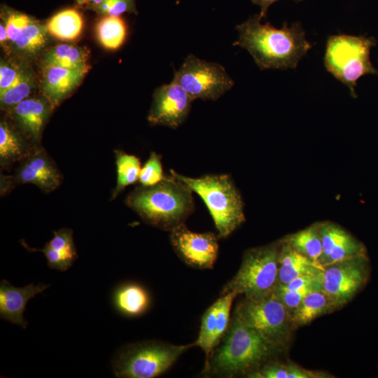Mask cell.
Instances as JSON below:
<instances>
[{
	"mask_svg": "<svg viewBox=\"0 0 378 378\" xmlns=\"http://www.w3.org/2000/svg\"><path fill=\"white\" fill-rule=\"evenodd\" d=\"M261 20L255 14L238 24L239 36L233 45L246 49L261 70L296 68L312 46L300 23L284 22L277 29Z\"/></svg>",
	"mask_w": 378,
	"mask_h": 378,
	"instance_id": "6da1fadb",
	"label": "cell"
},
{
	"mask_svg": "<svg viewBox=\"0 0 378 378\" xmlns=\"http://www.w3.org/2000/svg\"><path fill=\"white\" fill-rule=\"evenodd\" d=\"M336 309L332 299L322 289L312 290L291 313L292 326L296 328L307 325L316 318Z\"/></svg>",
	"mask_w": 378,
	"mask_h": 378,
	"instance_id": "44dd1931",
	"label": "cell"
},
{
	"mask_svg": "<svg viewBox=\"0 0 378 378\" xmlns=\"http://www.w3.org/2000/svg\"><path fill=\"white\" fill-rule=\"evenodd\" d=\"M87 50L69 44H59L48 50L43 54V66H58L71 70H89L87 63Z\"/></svg>",
	"mask_w": 378,
	"mask_h": 378,
	"instance_id": "7402d4cb",
	"label": "cell"
},
{
	"mask_svg": "<svg viewBox=\"0 0 378 378\" xmlns=\"http://www.w3.org/2000/svg\"><path fill=\"white\" fill-rule=\"evenodd\" d=\"M318 288L306 287L298 290H285L277 287L274 294L291 313L301 304L305 296Z\"/></svg>",
	"mask_w": 378,
	"mask_h": 378,
	"instance_id": "836d02e7",
	"label": "cell"
},
{
	"mask_svg": "<svg viewBox=\"0 0 378 378\" xmlns=\"http://www.w3.org/2000/svg\"><path fill=\"white\" fill-rule=\"evenodd\" d=\"M251 378H288V365L278 360H270L258 371L251 374Z\"/></svg>",
	"mask_w": 378,
	"mask_h": 378,
	"instance_id": "8d00e7d4",
	"label": "cell"
},
{
	"mask_svg": "<svg viewBox=\"0 0 378 378\" xmlns=\"http://www.w3.org/2000/svg\"><path fill=\"white\" fill-rule=\"evenodd\" d=\"M377 45L374 37L339 34L330 36L326 41L324 66L339 81L346 85L352 97L357 80L366 74L378 76L370 59V50Z\"/></svg>",
	"mask_w": 378,
	"mask_h": 378,
	"instance_id": "8992f818",
	"label": "cell"
},
{
	"mask_svg": "<svg viewBox=\"0 0 378 378\" xmlns=\"http://www.w3.org/2000/svg\"><path fill=\"white\" fill-rule=\"evenodd\" d=\"M115 154L117 181L111 200L115 199L127 186L139 181L141 168L140 160L136 156L118 150H115Z\"/></svg>",
	"mask_w": 378,
	"mask_h": 378,
	"instance_id": "d4e9b609",
	"label": "cell"
},
{
	"mask_svg": "<svg viewBox=\"0 0 378 378\" xmlns=\"http://www.w3.org/2000/svg\"><path fill=\"white\" fill-rule=\"evenodd\" d=\"M279 240L245 251L236 274L224 285L220 294L235 292L260 301L274 294L278 286Z\"/></svg>",
	"mask_w": 378,
	"mask_h": 378,
	"instance_id": "5b68a950",
	"label": "cell"
},
{
	"mask_svg": "<svg viewBox=\"0 0 378 378\" xmlns=\"http://www.w3.org/2000/svg\"><path fill=\"white\" fill-rule=\"evenodd\" d=\"M279 0H251L253 4L258 5L260 7V12L259 13L260 18L262 19L265 18L267 13V10L270 5ZM296 2L302 1V0H293Z\"/></svg>",
	"mask_w": 378,
	"mask_h": 378,
	"instance_id": "ab89813d",
	"label": "cell"
},
{
	"mask_svg": "<svg viewBox=\"0 0 378 378\" xmlns=\"http://www.w3.org/2000/svg\"><path fill=\"white\" fill-rule=\"evenodd\" d=\"M99 41L107 49L115 50L120 47L126 38V27L118 16H105L97 24Z\"/></svg>",
	"mask_w": 378,
	"mask_h": 378,
	"instance_id": "484cf974",
	"label": "cell"
},
{
	"mask_svg": "<svg viewBox=\"0 0 378 378\" xmlns=\"http://www.w3.org/2000/svg\"><path fill=\"white\" fill-rule=\"evenodd\" d=\"M48 287L49 285L31 284L17 288L8 281L2 280L0 282V317L26 328L28 323L24 318L23 314L27 302Z\"/></svg>",
	"mask_w": 378,
	"mask_h": 378,
	"instance_id": "2e32d148",
	"label": "cell"
},
{
	"mask_svg": "<svg viewBox=\"0 0 378 378\" xmlns=\"http://www.w3.org/2000/svg\"><path fill=\"white\" fill-rule=\"evenodd\" d=\"M218 236L213 232L190 231L184 223L170 234L172 246L178 257L188 265L200 270L211 269L217 259Z\"/></svg>",
	"mask_w": 378,
	"mask_h": 378,
	"instance_id": "7c38bea8",
	"label": "cell"
},
{
	"mask_svg": "<svg viewBox=\"0 0 378 378\" xmlns=\"http://www.w3.org/2000/svg\"><path fill=\"white\" fill-rule=\"evenodd\" d=\"M54 237L46 244L59 252L74 263L78 254L74 243L73 231L69 228H62L53 232Z\"/></svg>",
	"mask_w": 378,
	"mask_h": 378,
	"instance_id": "4dcf8cb0",
	"label": "cell"
},
{
	"mask_svg": "<svg viewBox=\"0 0 378 378\" xmlns=\"http://www.w3.org/2000/svg\"><path fill=\"white\" fill-rule=\"evenodd\" d=\"M194 343L175 345L158 341L129 344L115 354L112 369L116 377L154 378L167 371Z\"/></svg>",
	"mask_w": 378,
	"mask_h": 378,
	"instance_id": "52a82bcc",
	"label": "cell"
},
{
	"mask_svg": "<svg viewBox=\"0 0 378 378\" xmlns=\"http://www.w3.org/2000/svg\"><path fill=\"white\" fill-rule=\"evenodd\" d=\"M278 286L285 285L294 279L321 272L324 267L293 249L279 239Z\"/></svg>",
	"mask_w": 378,
	"mask_h": 378,
	"instance_id": "ac0fdd59",
	"label": "cell"
},
{
	"mask_svg": "<svg viewBox=\"0 0 378 378\" xmlns=\"http://www.w3.org/2000/svg\"><path fill=\"white\" fill-rule=\"evenodd\" d=\"M31 20L26 14L19 12H11L8 14L5 21L6 31L11 43L14 44L25 26Z\"/></svg>",
	"mask_w": 378,
	"mask_h": 378,
	"instance_id": "e575fe53",
	"label": "cell"
},
{
	"mask_svg": "<svg viewBox=\"0 0 378 378\" xmlns=\"http://www.w3.org/2000/svg\"><path fill=\"white\" fill-rule=\"evenodd\" d=\"M370 273L368 256L336 262L324 266L321 288L340 308L364 288Z\"/></svg>",
	"mask_w": 378,
	"mask_h": 378,
	"instance_id": "30bf717a",
	"label": "cell"
},
{
	"mask_svg": "<svg viewBox=\"0 0 378 378\" xmlns=\"http://www.w3.org/2000/svg\"><path fill=\"white\" fill-rule=\"evenodd\" d=\"M195 100L216 101L230 90L234 80L225 68L190 54L175 72L173 80Z\"/></svg>",
	"mask_w": 378,
	"mask_h": 378,
	"instance_id": "9c48e42d",
	"label": "cell"
},
{
	"mask_svg": "<svg viewBox=\"0 0 378 378\" xmlns=\"http://www.w3.org/2000/svg\"><path fill=\"white\" fill-rule=\"evenodd\" d=\"M76 4L79 6H86L87 8L92 6H96L102 3L104 0H75Z\"/></svg>",
	"mask_w": 378,
	"mask_h": 378,
	"instance_id": "b9f144b4",
	"label": "cell"
},
{
	"mask_svg": "<svg viewBox=\"0 0 378 378\" xmlns=\"http://www.w3.org/2000/svg\"><path fill=\"white\" fill-rule=\"evenodd\" d=\"M52 109L43 97L27 98L10 111L21 134L34 146H38L45 123Z\"/></svg>",
	"mask_w": 378,
	"mask_h": 378,
	"instance_id": "9a60e30c",
	"label": "cell"
},
{
	"mask_svg": "<svg viewBox=\"0 0 378 378\" xmlns=\"http://www.w3.org/2000/svg\"><path fill=\"white\" fill-rule=\"evenodd\" d=\"M83 21L75 9H66L52 16L46 24L48 31L62 41H71L80 34Z\"/></svg>",
	"mask_w": 378,
	"mask_h": 378,
	"instance_id": "cb8c5ba5",
	"label": "cell"
},
{
	"mask_svg": "<svg viewBox=\"0 0 378 378\" xmlns=\"http://www.w3.org/2000/svg\"><path fill=\"white\" fill-rule=\"evenodd\" d=\"M34 87L31 73L24 71L18 80L2 94H0L1 108L11 110L18 104L27 99Z\"/></svg>",
	"mask_w": 378,
	"mask_h": 378,
	"instance_id": "f1b7e54d",
	"label": "cell"
},
{
	"mask_svg": "<svg viewBox=\"0 0 378 378\" xmlns=\"http://www.w3.org/2000/svg\"><path fill=\"white\" fill-rule=\"evenodd\" d=\"M26 247L29 251H40L43 252L47 259L48 265L52 269L64 272L73 265V262L62 253L51 248L46 244L42 249H33Z\"/></svg>",
	"mask_w": 378,
	"mask_h": 378,
	"instance_id": "74e56055",
	"label": "cell"
},
{
	"mask_svg": "<svg viewBox=\"0 0 378 378\" xmlns=\"http://www.w3.org/2000/svg\"><path fill=\"white\" fill-rule=\"evenodd\" d=\"M170 174L202 199L214 220L218 238L227 237L245 221L241 196L229 175L207 174L192 178L173 169Z\"/></svg>",
	"mask_w": 378,
	"mask_h": 378,
	"instance_id": "277c9868",
	"label": "cell"
},
{
	"mask_svg": "<svg viewBox=\"0 0 378 378\" xmlns=\"http://www.w3.org/2000/svg\"><path fill=\"white\" fill-rule=\"evenodd\" d=\"M193 200L192 190L170 174L153 186L136 187L125 203L145 223L171 231L194 211Z\"/></svg>",
	"mask_w": 378,
	"mask_h": 378,
	"instance_id": "3957f363",
	"label": "cell"
},
{
	"mask_svg": "<svg viewBox=\"0 0 378 378\" xmlns=\"http://www.w3.org/2000/svg\"><path fill=\"white\" fill-rule=\"evenodd\" d=\"M366 256L368 255L365 245L347 232L321 265L324 267L336 262Z\"/></svg>",
	"mask_w": 378,
	"mask_h": 378,
	"instance_id": "83f0119b",
	"label": "cell"
},
{
	"mask_svg": "<svg viewBox=\"0 0 378 378\" xmlns=\"http://www.w3.org/2000/svg\"><path fill=\"white\" fill-rule=\"evenodd\" d=\"M24 70L7 62L1 61L0 94L12 87L20 78Z\"/></svg>",
	"mask_w": 378,
	"mask_h": 378,
	"instance_id": "d590c367",
	"label": "cell"
},
{
	"mask_svg": "<svg viewBox=\"0 0 378 378\" xmlns=\"http://www.w3.org/2000/svg\"><path fill=\"white\" fill-rule=\"evenodd\" d=\"M88 8L106 16H119L124 13H137L134 0H104Z\"/></svg>",
	"mask_w": 378,
	"mask_h": 378,
	"instance_id": "d6a6232c",
	"label": "cell"
},
{
	"mask_svg": "<svg viewBox=\"0 0 378 378\" xmlns=\"http://www.w3.org/2000/svg\"><path fill=\"white\" fill-rule=\"evenodd\" d=\"M318 223L322 244V253L318 263L321 265L335 246L344 237L347 231L339 225L330 221Z\"/></svg>",
	"mask_w": 378,
	"mask_h": 378,
	"instance_id": "f546056e",
	"label": "cell"
},
{
	"mask_svg": "<svg viewBox=\"0 0 378 378\" xmlns=\"http://www.w3.org/2000/svg\"><path fill=\"white\" fill-rule=\"evenodd\" d=\"M165 176L163 174L161 155L151 152L143 167L141 168L139 182L143 186H153L161 181Z\"/></svg>",
	"mask_w": 378,
	"mask_h": 378,
	"instance_id": "1f68e13d",
	"label": "cell"
},
{
	"mask_svg": "<svg viewBox=\"0 0 378 378\" xmlns=\"http://www.w3.org/2000/svg\"><path fill=\"white\" fill-rule=\"evenodd\" d=\"M112 302L115 310L128 317H136L150 308L151 298L148 291L141 285L128 282L114 290Z\"/></svg>",
	"mask_w": 378,
	"mask_h": 378,
	"instance_id": "d6986e66",
	"label": "cell"
},
{
	"mask_svg": "<svg viewBox=\"0 0 378 378\" xmlns=\"http://www.w3.org/2000/svg\"><path fill=\"white\" fill-rule=\"evenodd\" d=\"M88 70L43 66L41 92L52 108L57 106L81 82Z\"/></svg>",
	"mask_w": 378,
	"mask_h": 378,
	"instance_id": "e0dca14e",
	"label": "cell"
},
{
	"mask_svg": "<svg viewBox=\"0 0 378 378\" xmlns=\"http://www.w3.org/2000/svg\"><path fill=\"white\" fill-rule=\"evenodd\" d=\"M35 147L22 134L14 130L6 121H1L0 164L2 168L21 162Z\"/></svg>",
	"mask_w": 378,
	"mask_h": 378,
	"instance_id": "ffe728a7",
	"label": "cell"
},
{
	"mask_svg": "<svg viewBox=\"0 0 378 378\" xmlns=\"http://www.w3.org/2000/svg\"><path fill=\"white\" fill-rule=\"evenodd\" d=\"M192 101L187 92L172 80L154 92L148 120L153 125L176 129L187 118Z\"/></svg>",
	"mask_w": 378,
	"mask_h": 378,
	"instance_id": "4fadbf2b",
	"label": "cell"
},
{
	"mask_svg": "<svg viewBox=\"0 0 378 378\" xmlns=\"http://www.w3.org/2000/svg\"><path fill=\"white\" fill-rule=\"evenodd\" d=\"M281 351L232 315L225 333L204 368L203 374L225 378L249 377Z\"/></svg>",
	"mask_w": 378,
	"mask_h": 378,
	"instance_id": "7a4b0ae2",
	"label": "cell"
},
{
	"mask_svg": "<svg viewBox=\"0 0 378 378\" xmlns=\"http://www.w3.org/2000/svg\"><path fill=\"white\" fill-rule=\"evenodd\" d=\"M20 162L13 176H1V195L20 184L35 185L46 193L52 192L60 186L62 174L55 162L41 146L35 147Z\"/></svg>",
	"mask_w": 378,
	"mask_h": 378,
	"instance_id": "8fae6325",
	"label": "cell"
},
{
	"mask_svg": "<svg viewBox=\"0 0 378 378\" xmlns=\"http://www.w3.org/2000/svg\"><path fill=\"white\" fill-rule=\"evenodd\" d=\"M233 315L281 351L290 342L293 329L290 313L274 294L260 301L244 298Z\"/></svg>",
	"mask_w": 378,
	"mask_h": 378,
	"instance_id": "ba28073f",
	"label": "cell"
},
{
	"mask_svg": "<svg viewBox=\"0 0 378 378\" xmlns=\"http://www.w3.org/2000/svg\"><path fill=\"white\" fill-rule=\"evenodd\" d=\"M293 249L318 263L322 253V244L318 223L288 234L281 239Z\"/></svg>",
	"mask_w": 378,
	"mask_h": 378,
	"instance_id": "603a6c76",
	"label": "cell"
},
{
	"mask_svg": "<svg viewBox=\"0 0 378 378\" xmlns=\"http://www.w3.org/2000/svg\"><path fill=\"white\" fill-rule=\"evenodd\" d=\"M237 295L235 292L221 295L202 316L198 337L193 343L194 346L200 347L204 352V367L229 326L232 304Z\"/></svg>",
	"mask_w": 378,
	"mask_h": 378,
	"instance_id": "5bb4252c",
	"label": "cell"
},
{
	"mask_svg": "<svg viewBox=\"0 0 378 378\" xmlns=\"http://www.w3.org/2000/svg\"><path fill=\"white\" fill-rule=\"evenodd\" d=\"M8 41H10L4 24H0V42L4 50L9 52Z\"/></svg>",
	"mask_w": 378,
	"mask_h": 378,
	"instance_id": "60d3db41",
	"label": "cell"
},
{
	"mask_svg": "<svg viewBox=\"0 0 378 378\" xmlns=\"http://www.w3.org/2000/svg\"><path fill=\"white\" fill-rule=\"evenodd\" d=\"M46 26L31 19L14 43L17 49L29 56L36 55L47 43Z\"/></svg>",
	"mask_w": 378,
	"mask_h": 378,
	"instance_id": "4316f807",
	"label": "cell"
},
{
	"mask_svg": "<svg viewBox=\"0 0 378 378\" xmlns=\"http://www.w3.org/2000/svg\"><path fill=\"white\" fill-rule=\"evenodd\" d=\"M287 365L288 378H320L328 377L325 376V373L304 369L290 361L288 362Z\"/></svg>",
	"mask_w": 378,
	"mask_h": 378,
	"instance_id": "f35d334b",
	"label": "cell"
}]
</instances>
